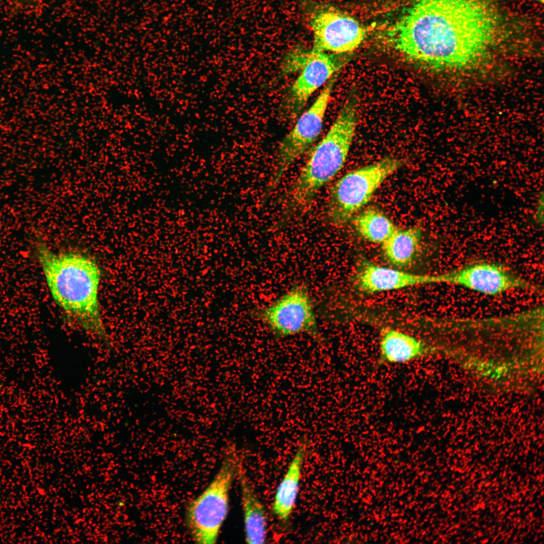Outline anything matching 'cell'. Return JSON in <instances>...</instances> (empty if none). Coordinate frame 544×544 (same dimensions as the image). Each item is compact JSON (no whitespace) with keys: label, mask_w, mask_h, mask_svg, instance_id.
<instances>
[{"label":"cell","mask_w":544,"mask_h":544,"mask_svg":"<svg viewBox=\"0 0 544 544\" xmlns=\"http://www.w3.org/2000/svg\"><path fill=\"white\" fill-rule=\"evenodd\" d=\"M499 24L486 0H416L389 36L393 47L419 66L460 69L487 54Z\"/></svg>","instance_id":"obj_1"},{"label":"cell","mask_w":544,"mask_h":544,"mask_svg":"<svg viewBox=\"0 0 544 544\" xmlns=\"http://www.w3.org/2000/svg\"><path fill=\"white\" fill-rule=\"evenodd\" d=\"M37 255L56 303L87 333L109 344L99 309L101 273L96 262L76 252H55L44 244Z\"/></svg>","instance_id":"obj_2"},{"label":"cell","mask_w":544,"mask_h":544,"mask_svg":"<svg viewBox=\"0 0 544 544\" xmlns=\"http://www.w3.org/2000/svg\"><path fill=\"white\" fill-rule=\"evenodd\" d=\"M359 99L351 92L325 135L312 150L289 188L285 215L306 212L320 190L341 170L347 159L359 119Z\"/></svg>","instance_id":"obj_3"},{"label":"cell","mask_w":544,"mask_h":544,"mask_svg":"<svg viewBox=\"0 0 544 544\" xmlns=\"http://www.w3.org/2000/svg\"><path fill=\"white\" fill-rule=\"evenodd\" d=\"M241 459L230 446L221 465L206 488L187 505L185 513L187 529L196 543L217 542L229 508V495L237 477Z\"/></svg>","instance_id":"obj_4"},{"label":"cell","mask_w":544,"mask_h":544,"mask_svg":"<svg viewBox=\"0 0 544 544\" xmlns=\"http://www.w3.org/2000/svg\"><path fill=\"white\" fill-rule=\"evenodd\" d=\"M402 165V161L386 157L370 165L348 172L332 187L326 208L329 222L342 226L371 199L388 177Z\"/></svg>","instance_id":"obj_5"},{"label":"cell","mask_w":544,"mask_h":544,"mask_svg":"<svg viewBox=\"0 0 544 544\" xmlns=\"http://www.w3.org/2000/svg\"><path fill=\"white\" fill-rule=\"evenodd\" d=\"M313 35L315 49L336 53H351L364 40L366 32L357 20L322 2L300 0Z\"/></svg>","instance_id":"obj_6"},{"label":"cell","mask_w":544,"mask_h":544,"mask_svg":"<svg viewBox=\"0 0 544 544\" xmlns=\"http://www.w3.org/2000/svg\"><path fill=\"white\" fill-rule=\"evenodd\" d=\"M254 314L277 338L304 333L322 342L312 299L303 284L292 287Z\"/></svg>","instance_id":"obj_7"},{"label":"cell","mask_w":544,"mask_h":544,"mask_svg":"<svg viewBox=\"0 0 544 544\" xmlns=\"http://www.w3.org/2000/svg\"><path fill=\"white\" fill-rule=\"evenodd\" d=\"M338 73L327 82L309 108L301 114L294 127L280 143L268 190H273L291 165L320 135L324 118Z\"/></svg>","instance_id":"obj_8"},{"label":"cell","mask_w":544,"mask_h":544,"mask_svg":"<svg viewBox=\"0 0 544 544\" xmlns=\"http://www.w3.org/2000/svg\"><path fill=\"white\" fill-rule=\"evenodd\" d=\"M436 275L437 284L458 286L491 296L515 289L539 290L536 285L496 263H470Z\"/></svg>","instance_id":"obj_9"},{"label":"cell","mask_w":544,"mask_h":544,"mask_svg":"<svg viewBox=\"0 0 544 544\" xmlns=\"http://www.w3.org/2000/svg\"><path fill=\"white\" fill-rule=\"evenodd\" d=\"M314 50L313 57L290 86L284 98L283 112L289 118L296 117L313 93L339 73L351 59L350 53Z\"/></svg>","instance_id":"obj_10"},{"label":"cell","mask_w":544,"mask_h":544,"mask_svg":"<svg viewBox=\"0 0 544 544\" xmlns=\"http://www.w3.org/2000/svg\"><path fill=\"white\" fill-rule=\"evenodd\" d=\"M358 289L367 293L436 284L435 275H419L363 261L356 278Z\"/></svg>","instance_id":"obj_11"},{"label":"cell","mask_w":544,"mask_h":544,"mask_svg":"<svg viewBox=\"0 0 544 544\" xmlns=\"http://www.w3.org/2000/svg\"><path fill=\"white\" fill-rule=\"evenodd\" d=\"M237 477L239 481L245 540L248 543H264L267 535L265 508L246 475L241 459Z\"/></svg>","instance_id":"obj_12"},{"label":"cell","mask_w":544,"mask_h":544,"mask_svg":"<svg viewBox=\"0 0 544 544\" xmlns=\"http://www.w3.org/2000/svg\"><path fill=\"white\" fill-rule=\"evenodd\" d=\"M307 450L306 442H302L292 458L274 496L273 512L279 520L284 522L290 519L295 507Z\"/></svg>","instance_id":"obj_13"},{"label":"cell","mask_w":544,"mask_h":544,"mask_svg":"<svg viewBox=\"0 0 544 544\" xmlns=\"http://www.w3.org/2000/svg\"><path fill=\"white\" fill-rule=\"evenodd\" d=\"M425 347L418 338L400 331L386 328L380 341V359L388 363H403L424 354Z\"/></svg>","instance_id":"obj_14"},{"label":"cell","mask_w":544,"mask_h":544,"mask_svg":"<svg viewBox=\"0 0 544 544\" xmlns=\"http://www.w3.org/2000/svg\"><path fill=\"white\" fill-rule=\"evenodd\" d=\"M422 237L419 227L397 228L381 244L385 257L390 264L399 267L410 265L419 252Z\"/></svg>","instance_id":"obj_15"},{"label":"cell","mask_w":544,"mask_h":544,"mask_svg":"<svg viewBox=\"0 0 544 544\" xmlns=\"http://www.w3.org/2000/svg\"><path fill=\"white\" fill-rule=\"evenodd\" d=\"M353 223L362 237L381 244L398 228L382 212L373 207L368 208L357 215Z\"/></svg>","instance_id":"obj_16"},{"label":"cell","mask_w":544,"mask_h":544,"mask_svg":"<svg viewBox=\"0 0 544 544\" xmlns=\"http://www.w3.org/2000/svg\"><path fill=\"white\" fill-rule=\"evenodd\" d=\"M314 50L302 47L294 48L288 52L283 58L281 69L285 74L301 72L310 61Z\"/></svg>","instance_id":"obj_17"},{"label":"cell","mask_w":544,"mask_h":544,"mask_svg":"<svg viewBox=\"0 0 544 544\" xmlns=\"http://www.w3.org/2000/svg\"><path fill=\"white\" fill-rule=\"evenodd\" d=\"M537 206L536 207V211L534 213L535 218L536 221L540 224L543 223V197L542 196L539 198V200L537 203Z\"/></svg>","instance_id":"obj_18"},{"label":"cell","mask_w":544,"mask_h":544,"mask_svg":"<svg viewBox=\"0 0 544 544\" xmlns=\"http://www.w3.org/2000/svg\"><path fill=\"white\" fill-rule=\"evenodd\" d=\"M535 1H538V2H543V0H535Z\"/></svg>","instance_id":"obj_19"},{"label":"cell","mask_w":544,"mask_h":544,"mask_svg":"<svg viewBox=\"0 0 544 544\" xmlns=\"http://www.w3.org/2000/svg\"><path fill=\"white\" fill-rule=\"evenodd\" d=\"M25 1H30V0H25Z\"/></svg>","instance_id":"obj_20"}]
</instances>
